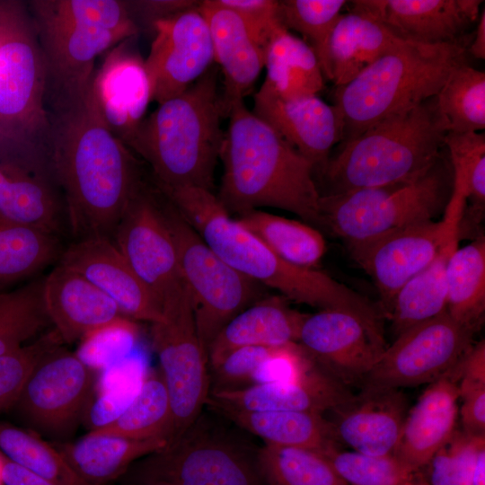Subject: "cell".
<instances>
[{"instance_id":"cell-1","label":"cell","mask_w":485,"mask_h":485,"mask_svg":"<svg viewBox=\"0 0 485 485\" xmlns=\"http://www.w3.org/2000/svg\"><path fill=\"white\" fill-rule=\"evenodd\" d=\"M46 137L74 241L112 240L145 174L140 160L101 121L90 88L79 102L48 111Z\"/></svg>"},{"instance_id":"cell-2","label":"cell","mask_w":485,"mask_h":485,"mask_svg":"<svg viewBox=\"0 0 485 485\" xmlns=\"http://www.w3.org/2000/svg\"><path fill=\"white\" fill-rule=\"evenodd\" d=\"M159 189L206 244L242 276L298 304L382 319L378 305L346 285L320 270L298 267L277 256L258 236L232 218L211 190L195 187Z\"/></svg>"},{"instance_id":"cell-3","label":"cell","mask_w":485,"mask_h":485,"mask_svg":"<svg viewBox=\"0 0 485 485\" xmlns=\"http://www.w3.org/2000/svg\"><path fill=\"white\" fill-rule=\"evenodd\" d=\"M219 158L224 174L217 198L238 216L269 207L321 225L313 164L244 105L232 106Z\"/></svg>"},{"instance_id":"cell-4","label":"cell","mask_w":485,"mask_h":485,"mask_svg":"<svg viewBox=\"0 0 485 485\" xmlns=\"http://www.w3.org/2000/svg\"><path fill=\"white\" fill-rule=\"evenodd\" d=\"M29 5L45 65L48 111L82 101L95 58L140 32L124 0H33Z\"/></svg>"},{"instance_id":"cell-5","label":"cell","mask_w":485,"mask_h":485,"mask_svg":"<svg viewBox=\"0 0 485 485\" xmlns=\"http://www.w3.org/2000/svg\"><path fill=\"white\" fill-rule=\"evenodd\" d=\"M217 75L211 66L182 93L158 104L128 144L149 165L159 187L212 191L225 136Z\"/></svg>"},{"instance_id":"cell-6","label":"cell","mask_w":485,"mask_h":485,"mask_svg":"<svg viewBox=\"0 0 485 485\" xmlns=\"http://www.w3.org/2000/svg\"><path fill=\"white\" fill-rule=\"evenodd\" d=\"M463 40L436 45L399 40L345 85L336 87L334 105L349 141L396 113L437 94L450 72L466 62Z\"/></svg>"},{"instance_id":"cell-7","label":"cell","mask_w":485,"mask_h":485,"mask_svg":"<svg viewBox=\"0 0 485 485\" xmlns=\"http://www.w3.org/2000/svg\"><path fill=\"white\" fill-rule=\"evenodd\" d=\"M448 132L436 96L389 116L340 143L322 172L327 194L389 185L417 177L443 154Z\"/></svg>"},{"instance_id":"cell-8","label":"cell","mask_w":485,"mask_h":485,"mask_svg":"<svg viewBox=\"0 0 485 485\" xmlns=\"http://www.w3.org/2000/svg\"><path fill=\"white\" fill-rule=\"evenodd\" d=\"M453 168L441 156L417 177L389 185L321 195V225L348 247L372 241L444 212L453 190Z\"/></svg>"},{"instance_id":"cell-9","label":"cell","mask_w":485,"mask_h":485,"mask_svg":"<svg viewBox=\"0 0 485 485\" xmlns=\"http://www.w3.org/2000/svg\"><path fill=\"white\" fill-rule=\"evenodd\" d=\"M162 207L175 242L180 272L191 301L198 333L207 353L220 331L261 298L263 286L221 260L163 191Z\"/></svg>"},{"instance_id":"cell-10","label":"cell","mask_w":485,"mask_h":485,"mask_svg":"<svg viewBox=\"0 0 485 485\" xmlns=\"http://www.w3.org/2000/svg\"><path fill=\"white\" fill-rule=\"evenodd\" d=\"M162 314L163 319L152 324V339L170 398L169 445L199 418L209 397L210 375L184 283L164 298Z\"/></svg>"},{"instance_id":"cell-11","label":"cell","mask_w":485,"mask_h":485,"mask_svg":"<svg viewBox=\"0 0 485 485\" xmlns=\"http://www.w3.org/2000/svg\"><path fill=\"white\" fill-rule=\"evenodd\" d=\"M45 65L31 16L16 4L0 25V131L46 140Z\"/></svg>"},{"instance_id":"cell-12","label":"cell","mask_w":485,"mask_h":485,"mask_svg":"<svg viewBox=\"0 0 485 485\" xmlns=\"http://www.w3.org/2000/svg\"><path fill=\"white\" fill-rule=\"evenodd\" d=\"M0 218L60 238L68 231L46 141L0 131Z\"/></svg>"},{"instance_id":"cell-13","label":"cell","mask_w":485,"mask_h":485,"mask_svg":"<svg viewBox=\"0 0 485 485\" xmlns=\"http://www.w3.org/2000/svg\"><path fill=\"white\" fill-rule=\"evenodd\" d=\"M96 373L76 353L57 345L37 363L13 407L29 430L65 442L83 421Z\"/></svg>"},{"instance_id":"cell-14","label":"cell","mask_w":485,"mask_h":485,"mask_svg":"<svg viewBox=\"0 0 485 485\" xmlns=\"http://www.w3.org/2000/svg\"><path fill=\"white\" fill-rule=\"evenodd\" d=\"M127 484L266 485L257 463L225 440L199 433L195 423L174 443L134 463Z\"/></svg>"},{"instance_id":"cell-15","label":"cell","mask_w":485,"mask_h":485,"mask_svg":"<svg viewBox=\"0 0 485 485\" xmlns=\"http://www.w3.org/2000/svg\"><path fill=\"white\" fill-rule=\"evenodd\" d=\"M475 333L446 311L416 323L386 347L362 386L401 389L430 384L460 360Z\"/></svg>"},{"instance_id":"cell-16","label":"cell","mask_w":485,"mask_h":485,"mask_svg":"<svg viewBox=\"0 0 485 485\" xmlns=\"http://www.w3.org/2000/svg\"><path fill=\"white\" fill-rule=\"evenodd\" d=\"M112 241L162 307L164 298L183 281L175 242L162 207V191L154 180L144 179Z\"/></svg>"},{"instance_id":"cell-17","label":"cell","mask_w":485,"mask_h":485,"mask_svg":"<svg viewBox=\"0 0 485 485\" xmlns=\"http://www.w3.org/2000/svg\"><path fill=\"white\" fill-rule=\"evenodd\" d=\"M297 343L346 386H362L387 347L382 322L337 309L307 314Z\"/></svg>"},{"instance_id":"cell-18","label":"cell","mask_w":485,"mask_h":485,"mask_svg":"<svg viewBox=\"0 0 485 485\" xmlns=\"http://www.w3.org/2000/svg\"><path fill=\"white\" fill-rule=\"evenodd\" d=\"M197 6L156 22L145 67L151 101L158 104L182 93L214 62L207 22Z\"/></svg>"},{"instance_id":"cell-19","label":"cell","mask_w":485,"mask_h":485,"mask_svg":"<svg viewBox=\"0 0 485 485\" xmlns=\"http://www.w3.org/2000/svg\"><path fill=\"white\" fill-rule=\"evenodd\" d=\"M445 220L418 222L372 241L348 247L353 260L372 278L387 317L401 287L425 269L441 245Z\"/></svg>"},{"instance_id":"cell-20","label":"cell","mask_w":485,"mask_h":485,"mask_svg":"<svg viewBox=\"0 0 485 485\" xmlns=\"http://www.w3.org/2000/svg\"><path fill=\"white\" fill-rule=\"evenodd\" d=\"M128 38L105 56L93 74L90 93L101 121L128 146L151 101L145 60Z\"/></svg>"},{"instance_id":"cell-21","label":"cell","mask_w":485,"mask_h":485,"mask_svg":"<svg viewBox=\"0 0 485 485\" xmlns=\"http://www.w3.org/2000/svg\"><path fill=\"white\" fill-rule=\"evenodd\" d=\"M481 0H356L352 8L381 22L395 38L436 45L463 40L479 18Z\"/></svg>"},{"instance_id":"cell-22","label":"cell","mask_w":485,"mask_h":485,"mask_svg":"<svg viewBox=\"0 0 485 485\" xmlns=\"http://www.w3.org/2000/svg\"><path fill=\"white\" fill-rule=\"evenodd\" d=\"M252 112L321 172L331 157L332 147L342 140L343 121L340 110L318 95L281 99L259 90L254 95Z\"/></svg>"},{"instance_id":"cell-23","label":"cell","mask_w":485,"mask_h":485,"mask_svg":"<svg viewBox=\"0 0 485 485\" xmlns=\"http://www.w3.org/2000/svg\"><path fill=\"white\" fill-rule=\"evenodd\" d=\"M60 263L84 277L110 297L130 320L153 323L163 319L162 307L133 271L112 240L74 241Z\"/></svg>"},{"instance_id":"cell-24","label":"cell","mask_w":485,"mask_h":485,"mask_svg":"<svg viewBox=\"0 0 485 485\" xmlns=\"http://www.w3.org/2000/svg\"><path fill=\"white\" fill-rule=\"evenodd\" d=\"M466 205L463 181L454 176L452 193L443 212L445 229L439 250L429 264L397 293L387 315L396 336L445 311L446 272L449 260L459 247Z\"/></svg>"},{"instance_id":"cell-25","label":"cell","mask_w":485,"mask_h":485,"mask_svg":"<svg viewBox=\"0 0 485 485\" xmlns=\"http://www.w3.org/2000/svg\"><path fill=\"white\" fill-rule=\"evenodd\" d=\"M408 401L401 389L362 386V391L332 410L331 422L337 442L367 455L393 454L398 445Z\"/></svg>"},{"instance_id":"cell-26","label":"cell","mask_w":485,"mask_h":485,"mask_svg":"<svg viewBox=\"0 0 485 485\" xmlns=\"http://www.w3.org/2000/svg\"><path fill=\"white\" fill-rule=\"evenodd\" d=\"M43 299L51 325L66 344L128 319L105 293L60 263L44 277Z\"/></svg>"},{"instance_id":"cell-27","label":"cell","mask_w":485,"mask_h":485,"mask_svg":"<svg viewBox=\"0 0 485 485\" xmlns=\"http://www.w3.org/2000/svg\"><path fill=\"white\" fill-rule=\"evenodd\" d=\"M461 358L430 383L408 410L393 455L413 470L422 471L455 432Z\"/></svg>"},{"instance_id":"cell-28","label":"cell","mask_w":485,"mask_h":485,"mask_svg":"<svg viewBox=\"0 0 485 485\" xmlns=\"http://www.w3.org/2000/svg\"><path fill=\"white\" fill-rule=\"evenodd\" d=\"M198 10L210 31L214 61L223 74L220 103L227 117L234 102L243 100L264 67V50L240 16L216 0L199 2Z\"/></svg>"},{"instance_id":"cell-29","label":"cell","mask_w":485,"mask_h":485,"mask_svg":"<svg viewBox=\"0 0 485 485\" xmlns=\"http://www.w3.org/2000/svg\"><path fill=\"white\" fill-rule=\"evenodd\" d=\"M353 396L316 363L299 381L254 384L242 389L210 392L207 403L243 410H293L324 414Z\"/></svg>"},{"instance_id":"cell-30","label":"cell","mask_w":485,"mask_h":485,"mask_svg":"<svg viewBox=\"0 0 485 485\" xmlns=\"http://www.w3.org/2000/svg\"><path fill=\"white\" fill-rule=\"evenodd\" d=\"M306 315L291 308L282 295L259 299L234 316L214 339L207 349L210 367L242 347L297 343Z\"/></svg>"},{"instance_id":"cell-31","label":"cell","mask_w":485,"mask_h":485,"mask_svg":"<svg viewBox=\"0 0 485 485\" xmlns=\"http://www.w3.org/2000/svg\"><path fill=\"white\" fill-rule=\"evenodd\" d=\"M75 472L93 485L123 476L141 458L164 449V438L133 439L89 431L74 442H51Z\"/></svg>"},{"instance_id":"cell-32","label":"cell","mask_w":485,"mask_h":485,"mask_svg":"<svg viewBox=\"0 0 485 485\" xmlns=\"http://www.w3.org/2000/svg\"><path fill=\"white\" fill-rule=\"evenodd\" d=\"M266 78L259 90L281 99L317 95L324 76L313 48L285 27L279 28L264 48Z\"/></svg>"},{"instance_id":"cell-33","label":"cell","mask_w":485,"mask_h":485,"mask_svg":"<svg viewBox=\"0 0 485 485\" xmlns=\"http://www.w3.org/2000/svg\"><path fill=\"white\" fill-rule=\"evenodd\" d=\"M266 444L324 453L337 447L331 422L322 414L293 410H243L212 406Z\"/></svg>"},{"instance_id":"cell-34","label":"cell","mask_w":485,"mask_h":485,"mask_svg":"<svg viewBox=\"0 0 485 485\" xmlns=\"http://www.w3.org/2000/svg\"><path fill=\"white\" fill-rule=\"evenodd\" d=\"M399 39L368 14L351 8L342 13L331 38L330 67L335 87L347 84Z\"/></svg>"},{"instance_id":"cell-35","label":"cell","mask_w":485,"mask_h":485,"mask_svg":"<svg viewBox=\"0 0 485 485\" xmlns=\"http://www.w3.org/2000/svg\"><path fill=\"white\" fill-rule=\"evenodd\" d=\"M64 249L57 235L0 218V288L57 263Z\"/></svg>"},{"instance_id":"cell-36","label":"cell","mask_w":485,"mask_h":485,"mask_svg":"<svg viewBox=\"0 0 485 485\" xmlns=\"http://www.w3.org/2000/svg\"><path fill=\"white\" fill-rule=\"evenodd\" d=\"M447 313L477 331L485 312V238L480 236L452 255L446 272Z\"/></svg>"},{"instance_id":"cell-37","label":"cell","mask_w":485,"mask_h":485,"mask_svg":"<svg viewBox=\"0 0 485 485\" xmlns=\"http://www.w3.org/2000/svg\"><path fill=\"white\" fill-rule=\"evenodd\" d=\"M236 220L277 256L293 265L315 269L325 254L322 234L303 222L259 209L243 213Z\"/></svg>"},{"instance_id":"cell-38","label":"cell","mask_w":485,"mask_h":485,"mask_svg":"<svg viewBox=\"0 0 485 485\" xmlns=\"http://www.w3.org/2000/svg\"><path fill=\"white\" fill-rule=\"evenodd\" d=\"M44 277L0 292V357L33 341L51 326L43 299Z\"/></svg>"},{"instance_id":"cell-39","label":"cell","mask_w":485,"mask_h":485,"mask_svg":"<svg viewBox=\"0 0 485 485\" xmlns=\"http://www.w3.org/2000/svg\"><path fill=\"white\" fill-rule=\"evenodd\" d=\"M171 422L170 398L162 374L148 371L140 390L126 410L110 424L93 431L133 439L167 440Z\"/></svg>"},{"instance_id":"cell-40","label":"cell","mask_w":485,"mask_h":485,"mask_svg":"<svg viewBox=\"0 0 485 485\" xmlns=\"http://www.w3.org/2000/svg\"><path fill=\"white\" fill-rule=\"evenodd\" d=\"M266 485H348L320 452L266 444L256 460Z\"/></svg>"},{"instance_id":"cell-41","label":"cell","mask_w":485,"mask_h":485,"mask_svg":"<svg viewBox=\"0 0 485 485\" xmlns=\"http://www.w3.org/2000/svg\"><path fill=\"white\" fill-rule=\"evenodd\" d=\"M448 132H479L485 128V73L467 63L454 67L436 95Z\"/></svg>"},{"instance_id":"cell-42","label":"cell","mask_w":485,"mask_h":485,"mask_svg":"<svg viewBox=\"0 0 485 485\" xmlns=\"http://www.w3.org/2000/svg\"><path fill=\"white\" fill-rule=\"evenodd\" d=\"M0 452L55 485H93L75 472L51 442L29 429L0 421Z\"/></svg>"},{"instance_id":"cell-43","label":"cell","mask_w":485,"mask_h":485,"mask_svg":"<svg viewBox=\"0 0 485 485\" xmlns=\"http://www.w3.org/2000/svg\"><path fill=\"white\" fill-rule=\"evenodd\" d=\"M348 2L344 0L278 1L283 26L299 32L314 51L324 78L331 80L330 42Z\"/></svg>"},{"instance_id":"cell-44","label":"cell","mask_w":485,"mask_h":485,"mask_svg":"<svg viewBox=\"0 0 485 485\" xmlns=\"http://www.w3.org/2000/svg\"><path fill=\"white\" fill-rule=\"evenodd\" d=\"M348 485H429L416 471L393 454L367 455L334 447L322 453Z\"/></svg>"},{"instance_id":"cell-45","label":"cell","mask_w":485,"mask_h":485,"mask_svg":"<svg viewBox=\"0 0 485 485\" xmlns=\"http://www.w3.org/2000/svg\"><path fill=\"white\" fill-rule=\"evenodd\" d=\"M445 146L454 175L465 188L471 214L481 217L485 207V135L480 132H447Z\"/></svg>"},{"instance_id":"cell-46","label":"cell","mask_w":485,"mask_h":485,"mask_svg":"<svg viewBox=\"0 0 485 485\" xmlns=\"http://www.w3.org/2000/svg\"><path fill=\"white\" fill-rule=\"evenodd\" d=\"M62 343L57 333L52 330L0 357V412L13 407L37 363L48 351Z\"/></svg>"},{"instance_id":"cell-47","label":"cell","mask_w":485,"mask_h":485,"mask_svg":"<svg viewBox=\"0 0 485 485\" xmlns=\"http://www.w3.org/2000/svg\"><path fill=\"white\" fill-rule=\"evenodd\" d=\"M275 348L247 346L226 354L210 367L209 393L251 386L256 369Z\"/></svg>"},{"instance_id":"cell-48","label":"cell","mask_w":485,"mask_h":485,"mask_svg":"<svg viewBox=\"0 0 485 485\" xmlns=\"http://www.w3.org/2000/svg\"><path fill=\"white\" fill-rule=\"evenodd\" d=\"M314 365L298 343L277 347L256 369L251 385L297 382Z\"/></svg>"},{"instance_id":"cell-49","label":"cell","mask_w":485,"mask_h":485,"mask_svg":"<svg viewBox=\"0 0 485 485\" xmlns=\"http://www.w3.org/2000/svg\"><path fill=\"white\" fill-rule=\"evenodd\" d=\"M236 13L260 46L265 48L269 39L281 27L278 1L216 0Z\"/></svg>"},{"instance_id":"cell-50","label":"cell","mask_w":485,"mask_h":485,"mask_svg":"<svg viewBox=\"0 0 485 485\" xmlns=\"http://www.w3.org/2000/svg\"><path fill=\"white\" fill-rule=\"evenodd\" d=\"M140 387L93 392L83 419L89 431L101 428L114 421L130 404Z\"/></svg>"},{"instance_id":"cell-51","label":"cell","mask_w":485,"mask_h":485,"mask_svg":"<svg viewBox=\"0 0 485 485\" xmlns=\"http://www.w3.org/2000/svg\"><path fill=\"white\" fill-rule=\"evenodd\" d=\"M458 391L463 432L469 436H485V384L459 383Z\"/></svg>"},{"instance_id":"cell-52","label":"cell","mask_w":485,"mask_h":485,"mask_svg":"<svg viewBox=\"0 0 485 485\" xmlns=\"http://www.w3.org/2000/svg\"><path fill=\"white\" fill-rule=\"evenodd\" d=\"M450 443L454 455L451 485H472L477 454L485 445V436H469L455 430Z\"/></svg>"},{"instance_id":"cell-53","label":"cell","mask_w":485,"mask_h":485,"mask_svg":"<svg viewBox=\"0 0 485 485\" xmlns=\"http://www.w3.org/2000/svg\"><path fill=\"white\" fill-rule=\"evenodd\" d=\"M128 4L137 27L141 22L143 26L152 29L156 22L197 6L199 3L187 0H142L128 1Z\"/></svg>"},{"instance_id":"cell-54","label":"cell","mask_w":485,"mask_h":485,"mask_svg":"<svg viewBox=\"0 0 485 485\" xmlns=\"http://www.w3.org/2000/svg\"><path fill=\"white\" fill-rule=\"evenodd\" d=\"M454 465L453 449L450 441L439 449L425 468L426 479L429 485H451Z\"/></svg>"},{"instance_id":"cell-55","label":"cell","mask_w":485,"mask_h":485,"mask_svg":"<svg viewBox=\"0 0 485 485\" xmlns=\"http://www.w3.org/2000/svg\"><path fill=\"white\" fill-rule=\"evenodd\" d=\"M2 479L4 485H55L48 480L18 465L4 456L3 458Z\"/></svg>"},{"instance_id":"cell-56","label":"cell","mask_w":485,"mask_h":485,"mask_svg":"<svg viewBox=\"0 0 485 485\" xmlns=\"http://www.w3.org/2000/svg\"><path fill=\"white\" fill-rule=\"evenodd\" d=\"M468 54L477 59H485V12L482 10L479 16L476 32L472 43L467 48Z\"/></svg>"},{"instance_id":"cell-57","label":"cell","mask_w":485,"mask_h":485,"mask_svg":"<svg viewBox=\"0 0 485 485\" xmlns=\"http://www.w3.org/2000/svg\"><path fill=\"white\" fill-rule=\"evenodd\" d=\"M472 485H485V445L478 451Z\"/></svg>"},{"instance_id":"cell-58","label":"cell","mask_w":485,"mask_h":485,"mask_svg":"<svg viewBox=\"0 0 485 485\" xmlns=\"http://www.w3.org/2000/svg\"><path fill=\"white\" fill-rule=\"evenodd\" d=\"M127 485H170L163 482H148V483H133V484H127Z\"/></svg>"},{"instance_id":"cell-59","label":"cell","mask_w":485,"mask_h":485,"mask_svg":"<svg viewBox=\"0 0 485 485\" xmlns=\"http://www.w3.org/2000/svg\"><path fill=\"white\" fill-rule=\"evenodd\" d=\"M3 458H4V455L0 452V485H4L3 479H2Z\"/></svg>"},{"instance_id":"cell-60","label":"cell","mask_w":485,"mask_h":485,"mask_svg":"<svg viewBox=\"0 0 485 485\" xmlns=\"http://www.w3.org/2000/svg\"><path fill=\"white\" fill-rule=\"evenodd\" d=\"M4 290H5V289H2V288H0V292H1V291H4Z\"/></svg>"}]
</instances>
